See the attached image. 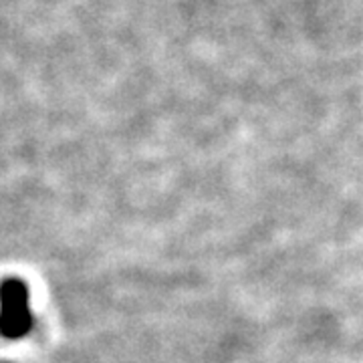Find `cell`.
<instances>
[{"mask_svg":"<svg viewBox=\"0 0 363 363\" xmlns=\"http://www.w3.org/2000/svg\"><path fill=\"white\" fill-rule=\"evenodd\" d=\"M33 329V313L28 309V286L21 279H4L0 283V335L21 339Z\"/></svg>","mask_w":363,"mask_h":363,"instance_id":"6da1fadb","label":"cell"}]
</instances>
